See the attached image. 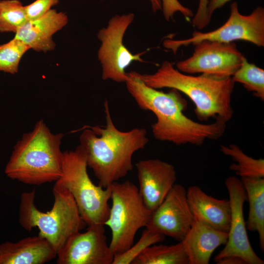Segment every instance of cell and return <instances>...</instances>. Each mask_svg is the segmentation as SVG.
Masks as SVG:
<instances>
[{"mask_svg": "<svg viewBox=\"0 0 264 264\" xmlns=\"http://www.w3.org/2000/svg\"><path fill=\"white\" fill-rule=\"evenodd\" d=\"M63 137L52 133L43 120L37 121L14 146L5 169L7 176L29 185L57 181L62 173Z\"/></svg>", "mask_w": 264, "mask_h": 264, "instance_id": "277c9868", "label": "cell"}, {"mask_svg": "<svg viewBox=\"0 0 264 264\" xmlns=\"http://www.w3.org/2000/svg\"><path fill=\"white\" fill-rule=\"evenodd\" d=\"M208 2V0H199L197 12L192 18L193 25L199 29L205 27L210 22L206 14Z\"/></svg>", "mask_w": 264, "mask_h": 264, "instance_id": "83f0119b", "label": "cell"}, {"mask_svg": "<svg viewBox=\"0 0 264 264\" xmlns=\"http://www.w3.org/2000/svg\"><path fill=\"white\" fill-rule=\"evenodd\" d=\"M153 11L155 13L162 9L161 0H150Z\"/></svg>", "mask_w": 264, "mask_h": 264, "instance_id": "4dcf8cb0", "label": "cell"}, {"mask_svg": "<svg viewBox=\"0 0 264 264\" xmlns=\"http://www.w3.org/2000/svg\"><path fill=\"white\" fill-rule=\"evenodd\" d=\"M134 19L133 13L116 15L98 32L97 37L101 43L98 59L104 80L125 83L128 78L126 68L133 62H144L141 56L145 52L133 54L123 43L124 35Z\"/></svg>", "mask_w": 264, "mask_h": 264, "instance_id": "9c48e42d", "label": "cell"}, {"mask_svg": "<svg viewBox=\"0 0 264 264\" xmlns=\"http://www.w3.org/2000/svg\"><path fill=\"white\" fill-rule=\"evenodd\" d=\"M232 79L235 83L242 84L255 97L264 101V70L249 63L245 56Z\"/></svg>", "mask_w": 264, "mask_h": 264, "instance_id": "7402d4cb", "label": "cell"}, {"mask_svg": "<svg viewBox=\"0 0 264 264\" xmlns=\"http://www.w3.org/2000/svg\"><path fill=\"white\" fill-rule=\"evenodd\" d=\"M70 236L57 253L58 264H112L114 254L107 242L105 225L88 226Z\"/></svg>", "mask_w": 264, "mask_h": 264, "instance_id": "7c38bea8", "label": "cell"}, {"mask_svg": "<svg viewBox=\"0 0 264 264\" xmlns=\"http://www.w3.org/2000/svg\"><path fill=\"white\" fill-rule=\"evenodd\" d=\"M27 21L25 6L20 0L0 1V32L15 34Z\"/></svg>", "mask_w": 264, "mask_h": 264, "instance_id": "603a6c76", "label": "cell"}, {"mask_svg": "<svg viewBox=\"0 0 264 264\" xmlns=\"http://www.w3.org/2000/svg\"><path fill=\"white\" fill-rule=\"evenodd\" d=\"M126 84L128 91L138 107L153 112L156 121L152 125L154 137L177 145H200L207 140H217L223 134L226 123L215 120L210 124L196 122L186 116L187 102L180 92L171 88L168 92L146 85L139 73H128Z\"/></svg>", "mask_w": 264, "mask_h": 264, "instance_id": "6da1fadb", "label": "cell"}, {"mask_svg": "<svg viewBox=\"0 0 264 264\" xmlns=\"http://www.w3.org/2000/svg\"><path fill=\"white\" fill-rule=\"evenodd\" d=\"M111 206L104 223L111 230L109 246L114 254L128 249L138 230L146 226L152 214L145 205L138 188L132 182L117 181L111 185Z\"/></svg>", "mask_w": 264, "mask_h": 264, "instance_id": "52a82bcc", "label": "cell"}, {"mask_svg": "<svg viewBox=\"0 0 264 264\" xmlns=\"http://www.w3.org/2000/svg\"><path fill=\"white\" fill-rule=\"evenodd\" d=\"M136 167L139 192L146 207L153 212L176 184V170L172 164L155 158L141 160Z\"/></svg>", "mask_w": 264, "mask_h": 264, "instance_id": "5bb4252c", "label": "cell"}, {"mask_svg": "<svg viewBox=\"0 0 264 264\" xmlns=\"http://www.w3.org/2000/svg\"><path fill=\"white\" fill-rule=\"evenodd\" d=\"M249 203L246 228L257 232L260 248L264 250V178H241Z\"/></svg>", "mask_w": 264, "mask_h": 264, "instance_id": "d6986e66", "label": "cell"}, {"mask_svg": "<svg viewBox=\"0 0 264 264\" xmlns=\"http://www.w3.org/2000/svg\"><path fill=\"white\" fill-rule=\"evenodd\" d=\"M29 49L27 45L15 37L0 44V71L17 73L22 58Z\"/></svg>", "mask_w": 264, "mask_h": 264, "instance_id": "cb8c5ba5", "label": "cell"}, {"mask_svg": "<svg viewBox=\"0 0 264 264\" xmlns=\"http://www.w3.org/2000/svg\"><path fill=\"white\" fill-rule=\"evenodd\" d=\"M231 0H208L206 9L208 19L210 21L213 13Z\"/></svg>", "mask_w": 264, "mask_h": 264, "instance_id": "f1b7e54d", "label": "cell"}, {"mask_svg": "<svg viewBox=\"0 0 264 264\" xmlns=\"http://www.w3.org/2000/svg\"><path fill=\"white\" fill-rule=\"evenodd\" d=\"M230 13L226 22L219 28L208 32L194 31L190 38L183 40L167 39L163 46L176 54L180 47L187 46L202 41L223 43L241 40L258 46H264V8L260 6L249 15L242 14L236 1L230 6Z\"/></svg>", "mask_w": 264, "mask_h": 264, "instance_id": "ba28073f", "label": "cell"}, {"mask_svg": "<svg viewBox=\"0 0 264 264\" xmlns=\"http://www.w3.org/2000/svg\"><path fill=\"white\" fill-rule=\"evenodd\" d=\"M139 76L150 87L174 88L186 95L193 102L200 121L213 118L227 123L233 116L231 97L235 82L232 77L193 76L180 72L169 61H164L154 73H139Z\"/></svg>", "mask_w": 264, "mask_h": 264, "instance_id": "3957f363", "label": "cell"}, {"mask_svg": "<svg viewBox=\"0 0 264 264\" xmlns=\"http://www.w3.org/2000/svg\"><path fill=\"white\" fill-rule=\"evenodd\" d=\"M194 45L193 54L176 64V68L181 72L200 73L218 78L232 77L244 56L234 42L204 40Z\"/></svg>", "mask_w": 264, "mask_h": 264, "instance_id": "30bf717a", "label": "cell"}, {"mask_svg": "<svg viewBox=\"0 0 264 264\" xmlns=\"http://www.w3.org/2000/svg\"><path fill=\"white\" fill-rule=\"evenodd\" d=\"M59 2V0H35L25 6L27 20H34L44 15Z\"/></svg>", "mask_w": 264, "mask_h": 264, "instance_id": "4316f807", "label": "cell"}, {"mask_svg": "<svg viewBox=\"0 0 264 264\" xmlns=\"http://www.w3.org/2000/svg\"><path fill=\"white\" fill-rule=\"evenodd\" d=\"M187 198L194 219L219 231L228 232L231 219L229 199L215 198L196 185L188 188Z\"/></svg>", "mask_w": 264, "mask_h": 264, "instance_id": "2e32d148", "label": "cell"}, {"mask_svg": "<svg viewBox=\"0 0 264 264\" xmlns=\"http://www.w3.org/2000/svg\"><path fill=\"white\" fill-rule=\"evenodd\" d=\"M231 207V219L228 238L224 247L216 256L215 262L234 256L240 257L246 264H264V261L253 249L249 240L243 216L246 192L241 179L230 176L225 180Z\"/></svg>", "mask_w": 264, "mask_h": 264, "instance_id": "8fae6325", "label": "cell"}, {"mask_svg": "<svg viewBox=\"0 0 264 264\" xmlns=\"http://www.w3.org/2000/svg\"><path fill=\"white\" fill-rule=\"evenodd\" d=\"M193 221L187 190L183 185L175 184L162 203L152 212L146 228L181 242Z\"/></svg>", "mask_w": 264, "mask_h": 264, "instance_id": "4fadbf2b", "label": "cell"}, {"mask_svg": "<svg viewBox=\"0 0 264 264\" xmlns=\"http://www.w3.org/2000/svg\"><path fill=\"white\" fill-rule=\"evenodd\" d=\"M106 125L88 126L79 137L85 149L88 167L98 180V185L107 188L124 177L133 169L132 157L149 142L144 128H135L123 132L115 126L107 100L104 103Z\"/></svg>", "mask_w": 264, "mask_h": 264, "instance_id": "7a4b0ae2", "label": "cell"}, {"mask_svg": "<svg viewBox=\"0 0 264 264\" xmlns=\"http://www.w3.org/2000/svg\"><path fill=\"white\" fill-rule=\"evenodd\" d=\"M56 256L53 245L39 235L0 244V264H43Z\"/></svg>", "mask_w": 264, "mask_h": 264, "instance_id": "e0dca14e", "label": "cell"}, {"mask_svg": "<svg viewBox=\"0 0 264 264\" xmlns=\"http://www.w3.org/2000/svg\"><path fill=\"white\" fill-rule=\"evenodd\" d=\"M217 264H246L245 262L237 256H229L219 260L216 262Z\"/></svg>", "mask_w": 264, "mask_h": 264, "instance_id": "f546056e", "label": "cell"}, {"mask_svg": "<svg viewBox=\"0 0 264 264\" xmlns=\"http://www.w3.org/2000/svg\"><path fill=\"white\" fill-rule=\"evenodd\" d=\"M87 167L86 153L81 145L63 152L62 175L55 184L69 191L87 225L104 224L110 213L111 185L104 188L94 184Z\"/></svg>", "mask_w": 264, "mask_h": 264, "instance_id": "8992f818", "label": "cell"}, {"mask_svg": "<svg viewBox=\"0 0 264 264\" xmlns=\"http://www.w3.org/2000/svg\"><path fill=\"white\" fill-rule=\"evenodd\" d=\"M165 236L146 228L135 244L120 254H114L112 264H132L133 260L148 247L163 242Z\"/></svg>", "mask_w": 264, "mask_h": 264, "instance_id": "d4e9b609", "label": "cell"}, {"mask_svg": "<svg viewBox=\"0 0 264 264\" xmlns=\"http://www.w3.org/2000/svg\"><path fill=\"white\" fill-rule=\"evenodd\" d=\"M68 22L66 13L51 9L39 18L28 20L15 34L14 37L27 45L30 49L46 53L55 48L53 36Z\"/></svg>", "mask_w": 264, "mask_h": 264, "instance_id": "9a60e30c", "label": "cell"}, {"mask_svg": "<svg viewBox=\"0 0 264 264\" xmlns=\"http://www.w3.org/2000/svg\"></svg>", "mask_w": 264, "mask_h": 264, "instance_id": "1f68e13d", "label": "cell"}, {"mask_svg": "<svg viewBox=\"0 0 264 264\" xmlns=\"http://www.w3.org/2000/svg\"><path fill=\"white\" fill-rule=\"evenodd\" d=\"M220 151L232 158L235 163L230 169L241 178H262L264 177V159L253 158L246 154L236 144L222 145Z\"/></svg>", "mask_w": 264, "mask_h": 264, "instance_id": "44dd1931", "label": "cell"}, {"mask_svg": "<svg viewBox=\"0 0 264 264\" xmlns=\"http://www.w3.org/2000/svg\"><path fill=\"white\" fill-rule=\"evenodd\" d=\"M162 9L165 20L169 21L173 19L175 13L180 12L187 20L194 16L191 9L182 5L178 0H161Z\"/></svg>", "mask_w": 264, "mask_h": 264, "instance_id": "484cf974", "label": "cell"}, {"mask_svg": "<svg viewBox=\"0 0 264 264\" xmlns=\"http://www.w3.org/2000/svg\"><path fill=\"white\" fill-rule=\"evenodd\" d=\"M227 238L228 233L194 219L190 230L181 241L189 264H208L214 251L225 244Z\"/></svg>", "mask_w": 264, "mask_h": 264, "instance_id": "ac0fdd59", "label": "cell"}, {"mask_svg": "<svg viewBox=\"0 0 264 264\" xmlns=\"http://www.w3.org/2000/svg\"><path fill=\"white\" fill-rule=\"evenodd\" d=\"M54 201L51 209L46 212L35 205V191L25 192L21 196L19 222L26 231L38 227L40 236L46 239L56 250L68 238L86 225L82 219L75 201L69 191L54 185Z\"/></svg>", "mask_w": 264, "mask_h": 264, "instance_id": "5b68a950", "label": "cell"}, {"mask_svg": "<svg viewBox=\"0 0 264 264\" xmlns=\"http://www.w3.org/2000/svg\"><path fill=\"white\" fill-rule=\"evenodd\" d=\"M132 264H189L181 242L167 245L153 244L145 249Z\"/></svg>", "mask_w": 264, "mask_h": 264, "instance_id": "ffe728a7", "label": "cell"}]
</instances>
